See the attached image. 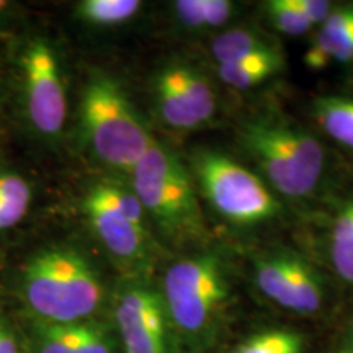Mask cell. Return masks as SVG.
<instances>
[{
    "label": "cell",
    "mask_w": 353,
    "mask_h": 353,
    "mask_svg": "<svg viewBox=\"0 0 353 353\" xmlns=\"http://www.w3.org/2000/svg\"><path fill=\"white\" fill-rule=\"evenodd\" d=\"M229 293L228 265L218 254L206 252L167 268L162 298L175 329L200 341L214 327Z\"/></svg>",
    "instance_id": "5b68a950"
},
{
    "label": "cell",
    "mask_w": 353,
    "mask_h": 353,
    "mask_svg": "<svg viewBox=\"0 0 353 353\" xmlns=\"http://www.w3.org/2000/svg\"><path fill=\"white\" fill-rule=\"evenodd\" d=\"M39 353H74L72 324H50L39 337Z\"/></svg>",
    "instance_id": "603a6c76"
},
{
    "label": "cell",
    "mask_w": 353,
    "mask_h": 353,
    "mask_svg": "<svg viewBox=\"0 0 353 353\" xmlns=\"http://www.w3.org/2000/svg\"><path fill=\"white\" fill-rule=\"evenodd\" d=\"M193 167L203 195L229 223L257 226L280 214V203L267 182L226 154L201 151Z\"/></svg>",
    "instance_id": "8992f818"
},
{
    "label": "cell",
    "mask_w": 353,
    "mask_h": 353,
    "mask_svg": "<svg viewBox=\"0 0 353 353\" xmlns=\"http://www.w3.org/2000/svg\"><path fill=\"white\" fill-rule=\"evenodd\" d=\"M285 65V56L281 48L247 57L241 63L218 65L221 81L236 90H249L280 72Z\"/></svg>",
    "instance_id": "4fadbf2b"
},
{
    "label": "cell",
    "mask_w": 353,
    "mask_h": 353,
    "mask_svg": "<svg viewBox=\"0 0 353 353\" xmlns=\"http://www.w3.org/2000/svg\"><path fill=\"white\" fill-rule=\"evenodd\" d=\"M8 6L7 2H2V0H0V10H3V8H6Z\"/></svg>",
    "instance_id": "83f0119b"
},
{
    "label": "cell",
    "mask_w": 353,
    "mask_h": 353,
    "mask_svg": "<svg viewBox=\"0 0 353 353\" xmlns=\"http://www.w3.org/2000/svg\"><path fill=\"white\" fill-rule=\"evenodd\" d=\"M154 97L162 121L174 130H195L216 113L213 85L190 64L175 63L159 70Z\"/></svg>",
    "instance_id": "9c48e42d"
},
{
    "label": "cell",
    "mask_w": 353,
    "mask_h": 353,
    "mask_svg": "<svg viewBox=\"0 0 353 353\" xmlns=\"http://www.w3.org/2000/svg\"><path fill=\"white\" fill-rule=\"evenodd\" d=\"M312 117L329 138L353 151V99L319 97L312 101Z\"/></svg>",
    "instance_id": "9a60e30c"
},
{
    "label": "cell",
    "mask_w": 353,
    "mask_h": 353,
    "mask_svg": "<svg viewBox=\"0 0 353 353\" xmlns=\"http://www.w3.org/2000/svg\"><path fill=\"white\" fill-rule=\"evenodd\" d=\"M74 353H112L107 335L95 325L72 324Z\"/></svg>",
    "instance_id": "7402d4cb"
},
{
    "label": "cell",
    "mask_w": 353,
    "mask_h": 353,
    "mask_svg": "<svg viewBox=\"0 0 353 353\" xmlns=\"http://www.w3.org/2000/svg\"><path fill=\"white\" fill-rule=\"evenodd\" d=\"M259 290L288 311L314 314L319 311L324 291L321 278L306 259L290 249H273L257 255L254 262Z\"/></svg>",
    "instance_id": "ba28073f"
},
{
    "label": "cell",
    "mask_w": 353,
    "mask_h": 353,
    "mask_svg": "<svg viewBox=\"0 0 353 353\" xmlns=\"http://www.w3.org/2000/svg\"><path fill=\"white\" fill-rule=\"evenodd\" d=\"M303 337L294 330H263L247 339L232 353H301Z\"/></svg>",
    "instance_id": "44dd1931"
},
{
    "label": "cell",
    "mask_w": 353,
    "mask_h": 353,
    "mask_svg": "<svg viewBox=\"0 0 353 353\" xmlns=\"http://www.w3.org/2000/svg\"><path fill=\"white\" fill-rule=\"evenodd\" d=\"M83 206L101 244L114 257L131 263L148 257V216L134 192L97 185L88 192Z\"/></svg>",
    "instance_id": "52a82bcc"
},
{
    "label": "cell",
    "mask_w": 353,
    "mask_h": 353,
    "mask_svg": "<svg viewBox=\"0 0 353 353\" xmlns=\"http://www.w3.org/2000/svg\"><path fill=\"white\" fill-rule=\"evenodd\" d=\"M139 8L138 0H83L77 6V12L88 23L110 26L131 20Z\"/></svg>",
    "instance_id": "d6986e66"
},
{
    "label": "cell",
    "mask_w": 353,
    "mask_h": 353,
    "mask_svg": "<svg viewBox=\"0 0 353 353\" xmlns=\"http://www.w3.org/2000/svg\"><path fill=\"white\" fill-rule=\"evenodd\" d=\"M0 353H20L12 330L3 322H0Z\"/></svg>",
    "instance_id": "484cf974"
},
{
    "label": "cell",
    "mask_w": 353,
    "mask_h": 353,
    "mask_svg": "<svg viewBox=\"0 0 353 353\" xmlns=\"http://www.w3.org/2000/svg\"><path fill=\"white\" fill-rule=\"evenodd\" d=\"M239 143L276 195L303 200L319 187L324 145L301 125L273 112L257 113L241 123Z\"/></svg>",
    "instance_id": "6da1fadb"
},
{
    "label": "cell",
    "mask_w": 353,
    "mask_h": 353,
    "mask_svg": "<svg viewBox=\"0 0 353 353\" xmlns=\"http://www.w3.org/2000/svg\"><path fill=\"white\" fill-rule=\"evenodd\" d=\"M278 48L275 39L262 30L255 26H236L214 38L211 52L218 65H228Z\"/></svg>",
    "instance_id": "7c38bea8"
},
{
    "label": "cell",
    "mask_w": 353,
    "mask_h": 353,
    "mask_svg": "<svg viewBox=\"0 0 353 353\" xmlns=\"http://www.w3.org/2000/svg\"><path fill=\"white\" fill-rule=\"evenodd\" d=\"M164 298L145 286H130L117 306L126 353H175Z\"/></svg>",
    "instance_id": "8fae6325"
},
{
    "label": "cell",
    "mask_w": 353,
    "mask_h": 353,
    "mask_svg": "<svg viewBox=\"0 0 353 353\" xmlns=\"http://www.w3.org/2000/svg\"><path fill=\"white\" fill-rule=\"evenodd\" d=\"M339 353H353V332L347 335V339L343 341Z\"/></svg>",
    "instance_id": "4316f807"
},
{
    "label": "cell",
    "mask_w": 353,
    "mask_h": 353,
    "mask_svg": "<svg viewBox=\"0 0 353 353\" xmlns=\"http://www.w3.org/2000/svg\"><path fill=\"white\" fill-rule=\"evenodd\" d=\"M312 44L324 51L332 63H353V6L335 7L319 26Z\"/></svg>",
    "instance_id": "5bb4252c"
},
{
    "label": "cell",
    "mask_w": 353,
    "mask_h": 353,
    "mask_svg": "<svg viewBox=\"0 0 353 353\" xmlns=\"http://www.w3.org/2000/svg\"><path fill=\"white\" fill-rule=\"evenodd\" d=\"M263 12L273 28L286 37H303L312 30L296 0H268L263 3Z\"/></svg>",
    "instance_id": "ffe728a7"
},
{
    "label": "cell",
    "mask_w": 353,
    "mask_h": 353,
    "mask_svg": "<svg viewBox=\"0 0 353 353\" xmlns=\"http://www.w3.org/2000/svg\"><path fill=\"white\" fill-rule=\"evenodd\" d=\"M330 260L335 273L353 285V195L342 201L330 228Z\"/></svg>",
    "instance_id": "2e32d148"
},
{
    "label": "cell",
    "mask_w": 353,
    "mask_h": 353,
    "mask_svg": "<svg viewBox=\"0 0 353 353\" xmlns=\"http://www.w3.org/2000/svg\"><path fill=\"white\" fill-rule=\"evenodd\" d=\"M82 128L100 161L123 170L134 169L154 143L123 88L110 77H95L87 83Z\"/></svg>",
    "instance_id": "277c9868"
},
{
    "label": "cell",
    "mask_w": 353,
    "mask_h": 353,
    "mask_svg": "<svg viewBox=\"0 0 353 353\" xmlns=\"http://www.w3.org/2000/svg\"><path fill=\"white\" fill-rule=\"evenodd\" d=\"M296 2L312 26H321L335 8L332 2H325V0H296Z\"/></svg>",
    "instance_id": "cb8c5ba5"
},
{
    "label": "cell",
    "mask_w": 353,
    "mask_h": 353,
    "mask_svg": "<svg viewBox=\"0 0 353 353\" xmlns=\"http://www.w3.org/2000/svg\"><path fill=\"white\" fill-rule=\"evenodd\" d=\"M176 20L187 28H219L229 23L237 3L231 0H179L174 3Z\"/></svg>",
    "instance_id": "e0dca14e"
},
{
    "label": "cell",
    "mask_w": 353,
    "mask_h": 353,
    "mask_svg": "<svg viewBox=\"0 0 353 353\" xmlns=\"http://www.w3.org/2000/svg\"><path fill=\"white\" fill-rule=\"evenodd\" d=\"M304 63H306L309 69L322 70L327 68L332 61H330V57L325 54L324 51H321L319 48H316L314 44H311L309 50L306 51V56H304Z\"/></svg>",
    "instance_id": "d4e9b609"
},
{
    "label": "cell",
    "mask_w": 353,
    "mask_h": 353,
    "mask_svg": "<svg viewBox=\"0 0 353 353\" xmlns=\"http://www.w3.org/2000/svg\"><path fill=\"white\" fill-rule=\"evenodd\" d=\"M23 291L34 314L50 324L70 325L94 314L101 299L100 278L72 249H48L30 260Z\"/></svg>",
    "instance_id": "3957f363"
},
{
    "label": "cell",
    "mask_w": 353,
    "mask_h": 353,
    "mask_svg": "<svg viewBox=\"0 0 353 353\" xmlns=\"http://www.w3.org/2000/svg\"><path fill=\"white\" fill-rule=\"evenodd\" d=\"M32 190L23 176L0 174V231H7L20 223L28 213Z\"/></svg>",
    "instance_id": "ac0fdd59"
},
{
    "label": "cell",
    "mask_w": 353,
    "mask_h": 353,
    "mask_svg": "<svg viewBox=\"0 0 353 353\" xmlns=\"http://www.w3.org/2000/svg\"><path fill=\"white\" fill-rule=\"evenodd\" d=\"M131 172L132 192L165 237L187 244L206 236L195 180L170 149L154 141Z\"/></svg>",
    "instance_id": "7a4b0ae2"
},
{
    "label": "cell",
    "mask_w": 353,
    "mask_h": 353,
    "mask_svg": "<svg viewBox=\"0 0 353 353\" xmlns=\"http://www.w3.org/2000/svg\"><path fill=\"white\" fill-rule=\"evenodd\" d=\"M21 65L32 126L41 136L56 138L64 128L68 100L54 51L43 39H33L21 56Z\"/></svg>",
    "instance_id": "30bf717a"
}]
</instances>
